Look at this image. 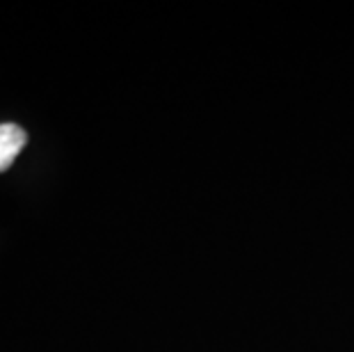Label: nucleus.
I'll list each match as a JSON object with an SVG mask.
<instances>
[{"label":"nucleus","mask_w":354,"mask_h":352,"mask_svg":"<svg viewBox=\"0 0 354 352\" xmlns=\"http://www.w3.org/2000/svg\"><path fill=\"white\" fill-rule=\"evenodd\" d=\"M28 145V133L19 124H0V172H7Z\"/></svg>","instance_id":"f257e3e1"}]
</instances>
